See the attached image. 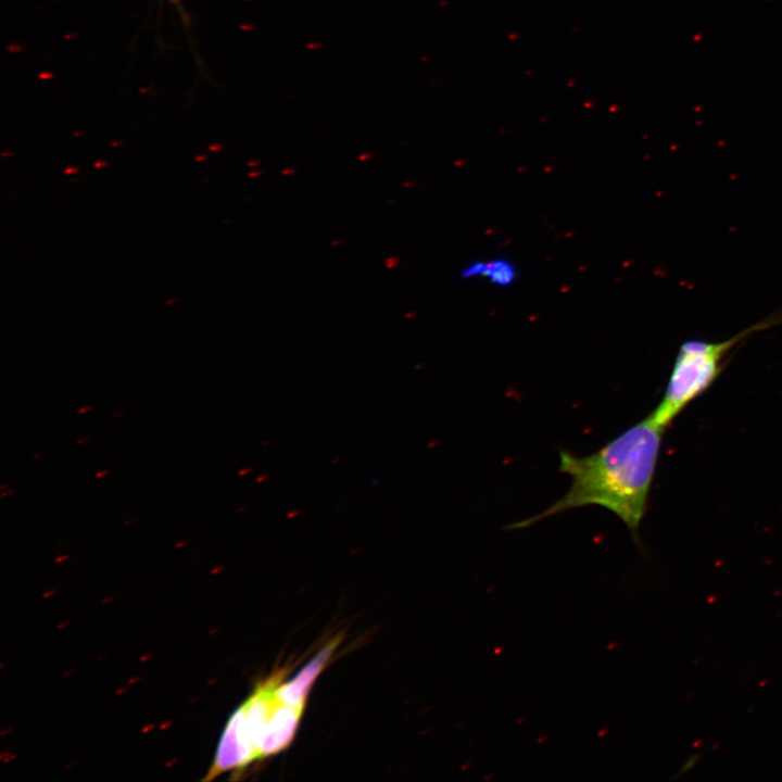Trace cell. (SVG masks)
I'll return each mask as SVG.
<instances>
[{
	"label": "cell",
	"instance_id": "1",
	"mask_svg": "<svg viewBox=\"0 0 782 782\" xmlns=\"http://www.w3.org/2000/svg\"><path fill=\"white\" fill-rule=\"evenodd\" d=\"M664 430L648 415L591 455L560 451L559 471L571 478L567 493L539 515L506 528L521 529L571 508L598 505L617 515L639 544Z\"/></svg>",
	"mask_w": 782,
	"mask_h": 782
},
{
	"label": "cell",
	"instance_id": "2",
	"mask_svg": "<svg viewBox=\"0 0 782 782\" xmlns=\"http://www.w3.org/2000/svg\"><path fill=\"white\" fill-rule=\"evenodd\" d=\"M780 323L782 310L724 341H684L678 351L663 399L649 414L652 419L664 429L668 427L715 382L721 374L724 356L734 345L754 332Z\"/></svg>",
	"mask_w": 782,
	"mask_h": 782
},
{
	"label": "cell",
	"instance_id": "3",
	"mask_svg": "<svg viewBox=\"0 0 782 782\" xmlns=\"http://www.w3.org/2000/svg\"><path fill=\"white\" fill-rule=\"evenodd\" d=\"M255 759H258V754L247 731L239 706L226 723L212 766L203 780H213L222 773L240 770Z\"/></svg>",
	"mask_w": 782,
	"mask_h": 782
},
{
	"label": "cell",
	"instance_id": "4",
	"mask_svg": "<svg viewBox=\"0 0 782 782\" xmlns=\"http://www.w3.org/2000/svg\"><path fill=\"white\" fill-rule=\"evenodd\" d=\"M303 710L283 704L274 710L256 745L258 757H268L285 749L294 739Z\"/></svg>",
	"mask_w": 782,
	"mask_h": 782
},
{
	"label": "cell",
	"instance_id": "5",
	"mask_svg": "<svg viewBox=\"0 0 782 782\" xmlns=\"http://www.w3.org/2000/svg\"><path fill=\"white\" fill-rule=\"evenodd\" d=\"M339 644L338 638L327 644L294 678L277 686L278 698L289 706L304 710L307 695Z\"/></svg>",
	"mask_w": 782,
	"mask_h": 782
},
{
	"label": "cell",
	"instance_id": "6",
	"mask_svg": "<svg viewBox=\"0 0 782 782\" xmlns=\"http://www.w3.org/2000/svg\"><path fill=\"white\" fill-rule=\"evenodd\" d=\"M479 276L488 278L496 286L509 287L517 277V270L510 261L505 258H494L487 262H474L466 266L461 273V277L463 279Z\"/></svg>",
	"mask_w": 782,
	"mask_h": 782
},
{
	"label": "cell",
	"instance_id": "7",
	"mask_svg": "<svg viewBox=\"0 0 782 782\" xmlns=\"http://www.w3.org/2000/svg\"><path fill=\"white\" fill-rule=\"evenodd\" d=\"M109 471H110L109 469H106V470H102V471H99V472H97V474L94 475V477H96L97 479H99V478H101V477H103V476L108 475V474H109Z\"/></svg>",
	"mask_w": 782,
	"mask_h": 782
},
{
	"label": "cell",
	"instance_id": "8",
	"mask_svg": "<svg viewBox=\"0 0 782 782\" xmlns=\"http://www.w3.org/2000/svg\"><path fill=\"white\" fill-rule=\"evenodd\" d=\"M91 408H92L91 405L83 406V407H80V408L78 409V413H79V414H83V413H85V412L90 411Z\"/></svg>",
	"mask_w": 782,
	"mask_h": 782
},
{
	"label": "cell",
	"instance_id": "9",
	"mask_svg": "<svg viewBox=\"0 0 782 782\" xmlns=\"http://www.w3.org/2000/svg\"><path fill=\"white\" fill-rule=\"evenodd\" d=\"M77 171H78L77 167H68V168H66L64 172H65L66 174H72V173L77 172Z\"/></svg>",
	"mask_w": 782,
	"mask_h": 782
},
{
	"label": "cell",
	"instance_id": "10",
	"mask_svg": "<svg viewBox=\"0 0 782 782\" xmlns=\"http://www.w3.org/2000/svg\"><path fill=\"white\" fill-rule=\"evenodd\" d=\"M88 440H89V438H84V439L77 440L76 444H81L83 442H86Z\"/></svg>",
	"mask_w": 782,
	"mask_h": 782
},
{
	"label": "cell",
	"instance_id": "11",
	"mask_svg": "<svg viewBox=\"0 0 782 782\" xmlns=\"http://www.w3.org/2000/svg\"><path fill=\"white\" fill-rule=\"evenodd\" d=\"M101 166H105V162H104V163H103V162H99V163H96V164H94V167H101Z\"/></svg>",
	"mask_w": 782,
	"mask_h": 782
},
{
	"label": "cell",
	"instance_id": "12",
	"mask_svg": "<svg viewBox=\"0 0 782 782\" xmlns=\"http://www.w3.org/2000/svg\"><path fill=\"white\" fill-rule=\"evenodd\" d=\"M12 493H13V491H9V492H7V493H2L1 497H5V496H8V495H10V494H12Z\"/></svg>",
	"mask_w": 782,
	"mask_h": 782
},
{
	"label": "cell",
	"instance_id": "13",
	"mask_svg": "<svg viewBox=\"0 0 782 782\" xmlns=\"http://www.w3.org/2000/svg\"><path fill=\"white\" fill-rule=\"evenodd\" d=\"M43 455H45L43 453L36 454V455H34V458L37 459L38 457L43 456Z\"/></svg>",
	"mask_w": 782,
	"mask_h": 782
},
{
	"label": "cell",
	"instance_id": "14",
	"mask_svg": "<svg viewBox=\"0 0 782 782\" xmlns=\"http://www.w3.org/2000/svg\"><path fill=\"white\" fill-rule=\"evenodd\" d=\"M7 487H8V484H2V485H1V489H4V488H7Z\"/></svg>",
	"mask_w": 782,
	"mask_h": 782
}]
</instances>
